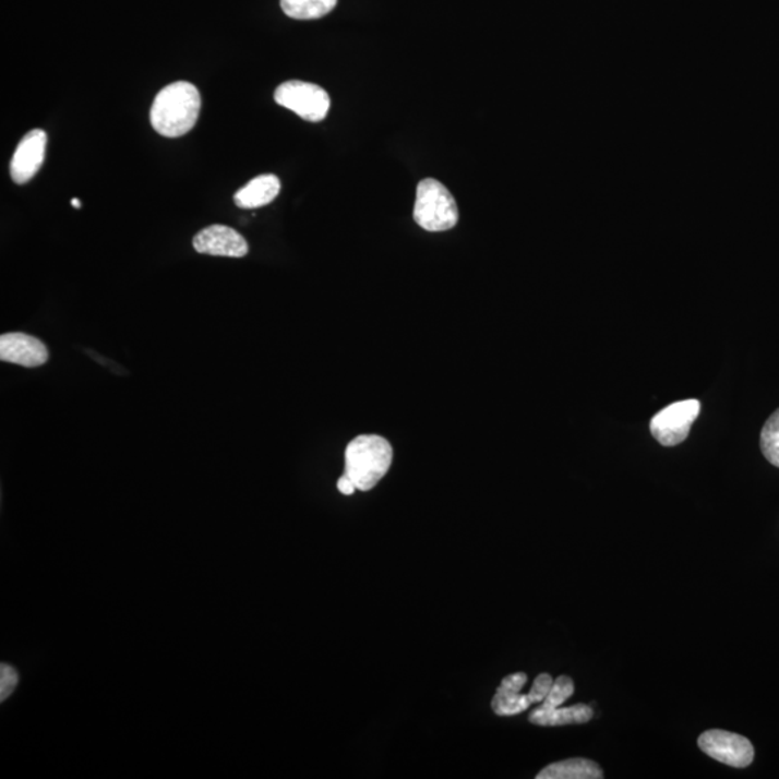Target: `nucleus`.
Segmentation results:
<instances>
[{
    "label": "nucleus",
    "mask_w": 779,
    "mask_h": 779,
    "mask_svg": "<svg viewBox=\"0 0 779 779\" xmlns=\"http://www.w3.org/2000/svg\"><path fill=\"white\" fill-rule=\"evenodd\" d=\"M575 693V683L567 675H561L553 682L552 688L548 694V697L540 703L539 709L541 710H552L556 707H561L567 698H571Z\"/></svg>",
    "instance_id": "dca6fc26"
},
{
    "label": "nucleus",
    "mask_w": 779,
    "mask_h": 779,
    "mask_svg": "<svg viewBox=\"0 0 779 779\" xmlns=\"http://www.w3.org/2000/svg\"><path fill=\"white\" fill-rule=\"evenodd\" d=\"M552 686V675L548 673L540 674L539 678L535 680V683H532L531 691L528 692V696H530L532 705H537V703H539L540 705V703L543 702L546 697H548V694Z\"/></svg>",
    "instance_id": "a211bd4d"
},
{
    "label": "nucleus",
    "mask_w": 779,
    "mask_h": 779,
    "mask_svg": "<svg viewBox=\"0 0 779 779\" xmlns=\"http://www.w3.org/2000/svg\"><path fill=\"white\" fill-rule=\"evenodd\" d=\"M338 0H280L281 11L292 20L311 21L328 15Z\"/></svg>",
    "instance_id": "4468645a"
},
{
    "label": "nucleus",
    "mask_w": 779,
    "mask_h": 779,
    "mask_svg": "<svg viewBox=\"0 0 779 779\" xmlns=\"http://www.w3.org/2000/svg\"><path fill=\"white\" fill-rule=\"evenodd\" d=\"M698 747L718 763L735 768L750 767L755 756L754 746L746 738L720 729L703 733Z\"/></svg>",
    "instance_id": "423d86ee"
},
{
    "label": "nucleus",
    "mask_w": 779,
    "mask_h": 779,
    "mask_svg": "<svg viewBox=\"0 0 779 779\" xmlns=\"http://www.w3.org/2000/svg\"><path fill=\"white\" fill-rule=\"evenodd\" d=\"M393 463V447L379 434H360L348 443L346 476L358 491H370L388 472Z\"/></svg>",
    "instance_id": "f03ea898"
},
{
    "label": "nucleus",
    "mask_w": 779,
    "mask_h": 779,
    "mask_svg": "<svg viewBox=\"0 0 779 779\" xmlns=\"http://www.w3.org/2000/svg\"><path fill=\"white\" fill-rule=\"evenodd\" d=\"M700 402H675L673 405L658 411L649 424L654 439L662 446H675L686 441L694 420L700 415Z\"/></svg>",
    "instance_id": "39448f33"
},
{
    "label": "nucleus",
    "mask_w": 779,
    "mask_h": 779,
    "mask_svg": "<svg viewBox=\"0 0 779 779\" xmlns=\"http://www.w3.org/2000/svg\"><path fill=\"white\" fill-rule=\"evenodd\" d=\"M414 218L427 231L452 230L459 221L458 204L442 182L427 178L416 190Z\"/></svg>",
    "instance_id": "7ed1b4c3"
},
{
    "label": "nucleus",
    "mask_w": 779,
    "mask_h": 779,
    "mask_svg": "<svg viewBox=\"0 0 779 779\" xmlns=\"http://www.w3.org/2000/svg\"><path fill=\"white\" fill-rule=\"evenodd\" d=\"M201 94L194 84L177 82L156 94L151 109L152 128L165 137L191 132L199 120Z\"/></svg>",
    "instance_id": "f257e3e1"
},
{
    "label": "nucleus",
    "mask_w": 779,
    "mask_h": 779,
    "mask_svg": "<svg viewBox=\"0 0 779 779\" xmlns=\"http://www.w3.org/2000/svg\"><path fill=\"white\" fill-rule=\"evenodd\" d=\"M337 487L338 491L344 495H352L353 492L357 491V487L353 486V482L346 476V474L338 479Z\"/></svg>",
    "instance_id": "6ab92c4d"
},
{
    "label": "nucleus",
    "mask_w": 779,
    "mask_h": 779,
    "mask_svg": "<svg viewBox=\"0 0 779 779\" xmlns=\"http://www.w3.org/2000/svg\"><path fill=\"white\" fill-rule=\"evenodd\" d=\"M48 357L45 344L33 335L11 333L0 337V360L4 362L34 369L44 365Z\"/></svg>",
    "instance_id": "1a4fd4ad"
},
{
    "label": "nucleus",
    "mask_w": 779,
    "mask_h": 779,
    "mask_svg": "<svg viewBox=\"0 0 779 779\" xmlns=\"http://www.w3.org/2000/svg\"><path fill=\"white\" fill-rule=\"evenodd\" d=\"M537 779H602V769L594 760L575 758L549 765Z\"/></svg>",
    "instance_id": "ddd939ff"
},
{
    "label": "nucleus",
    "mask_w": 779,
    "mask_h": 779,
    "mask_svg": "<svg viewBox=\"0 0 779 779\" xmlns=\"http://www.w3.org/2000/svg\"><path fill=\"white\" fill-rule=\"evenodd\" d=\"M17 673L9 664L0 666V700L4 702L17 686Z\"/></svg>",
    "instance_id": "f3484780"
},
{
    "label": "nucleus",
    "mask_w": 779,
    "mask_h": 779,
    "mask_svg": "<svg viewBox=\"0 0 779 779\" xmlns=\"http://www.w3.org/2000/svg\"><path fill=\"white\" fill-rule=\"evenodd\" d=\"M275 101L312 123L324 120L331 107L329 94L324 88L299 80L280 84L275 92Z\"/></svg>",
    "instance_id": "20e7f679"
},
{
    "label": "nucleus",
    "mask_w": 779,
    "mask_h": 779,
    "mask_svg": "<svg viewBox=\"0 0 779 779\" xmlns=\"http://www.w3.org/2000/svg\"><path fill=\"white\" fill-rule=\"evenodd\" d=\"M594 718L592 707L579 703L571 707H556L552 710H532L528 720L537 727H563V724L588 723Z\"/></svg>",
    "instance_id": "f8f14e48"
},
{
    "label": "nucleus",
    "mask_w": 779,
    "mask_h": 779,
    "mask_svg": "<svg viewBox=\"0 0 779 779\" xmlns=\"http://www.w3.org/2000/svg\"><path fill=\"white\" fill-rule=\"evenodd\" d=\"M194 249L201 254L221 257H244L249 253V244L244 237L235 228L214 224L201 230L194 237Z\"/></svg>",
    "instance_id": "0eeeda50"
},
{
    "label": "nucleus",
    "mask_w": 779,
    "mask_h": 779,
    "mask_svg": "<svg viewBox=\"0 0 779 779\" xmlns=\"http://www.w3.org/2000/svg\"><path fill=\"white\" fill-rule=\"evenodd\" d=\"M71 204H73L74 208H82V204H80L79 200L71 201Z\"/></svg>",
    "instance_id": "aec40b11"
},
{
    "label": "nucleus",
    "mask_w": 779,
    "mask_h": 779,
    "mask_svg": "<svg viewBox=\"0 0 779 779\" xmlns=\"http://www.w3.org/2000/svg\"><path fill=\"white\" fill-rule=\"evenodd\" d=\"M760 450L774 467L779 468V409L774 411L760 432Z\"/></svg>",
    "instance_id": "2eb2a0df"
},
{
    "label": "nucleus",
    "mask_w": 779,
    "mask_h": 779,
    "mask_svg": "<svg viewBox=\"0 0 779 779\" xmlns=\"http://www.w3.org/2000/svg\"><path fill=\"white\" fill-rule=\"evenodd\" d=\"M527 680V674L519 671V673L507 675L501 682L491 702V707L495 715L516 716L523 714L532 705L528 693L522 694V688L526 686Z\"/></svg>",
    "instance_id": "9d476101"
},
{
    "label": "nucleus",
    "mask_w": 779,
    "mask_h": 779,
    "mask_svg": "<svg viewBox=\"0 0 779 779\" xmlns=\"http://www.w3.org/2000/svg\"><path fill=\"white\" fill-rule=\"evenodd\" d=\"M47 147V133L41 129L26 133L11 160V177L17 185H24L38 173L43 167Z\"/></svg>",
    "instance_id": "6e6552de"
},
{
    "label": "nucleus",
    "mask_w": 779,
    "mask_h": 779,
    "mask_svg": "<svg viewBox=\"0 0 779 779\" xmlns=\"http://www.w3.org/2000/svg\"><path fill=\"white\" fill-rule=\"evenodd\" d=\"M280 192V181L276 175L264 173L252 179L236 192L235 201L237 207L244 209H254L264 207V205L271 204L273 200L279 195Z\"/></svg>",
    "instance_id": "9b49d317"
}]
</instances>
